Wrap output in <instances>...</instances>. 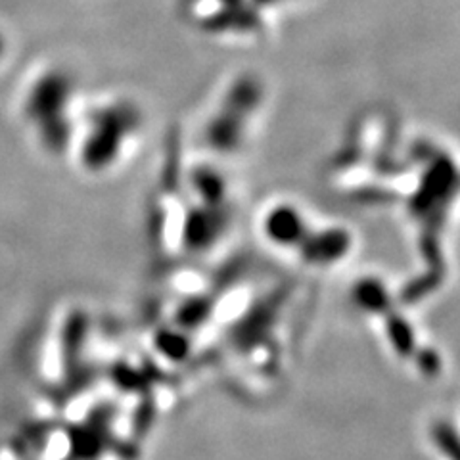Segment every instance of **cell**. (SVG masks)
Listing matches in <instances>:
<instances>
[{"mask_svg": "<svg viewBox=\"0 0 460 460\" xmlns=\"http://www.w3.org/2000/svg\"><path fill=\"white\" fill-rule=\"evenodd\" d=\"M0 54H3V40H0Z\"/></svg>", "mask_w": 460, "mask_h": 460, "instance_id": "obj_1", "label": "cell"}]
</instances>
